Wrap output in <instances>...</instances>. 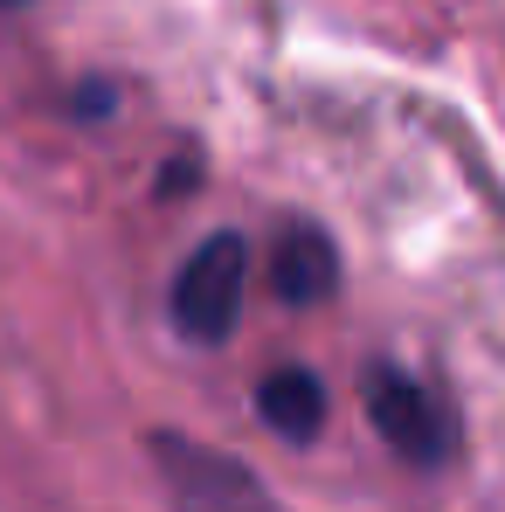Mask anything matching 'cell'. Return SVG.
<instances>
[{
	"label": "cell",
	"instance_id": "6da1fadb",
	"mask_svg": "<svg viewBox=\"0 0 505 512\" xmlns=\"http://www.w3.org/2000/svg\"><path fill=\"white\" fill-rule=\"evenodd\" d=\"M243 270H250V250H243L236 229H215L201 250L180 263V277H173V326H180V340L222 346L229 333H236Z\"/></svg>",
	"mask_w": 505,
	"mask_h": 512
},
{
	"label": "cell",
	"instance_id": "7a4b0ae2",
	"mask_svg": "<svg viewBox=\"0 0 505 512\" xmlns=\"http://www.w3.org/2000/svg\"><path fill=\"white\" fill-rule=\"evenodd\" d=\"M153 464H160V478H167L173 512H284L236 457H222V450H208V443H194V436L160 429V436H153Z\"/></svg>",
	"mask_w": 505,
	"mask_h": 512
},
{
	"label": "cell",
	"instance_id": "3957f363",
	"mask_svg": "<svg viewBox=\"0 0 505 512\" xmlns=\"http://www.w3.org/2000/svg\"><path fill=\"white\" fill-rule=\"evenodd\" d=\"M367 423L381 429V443L395 450V457H409L422 471H436L443 457H450V443H457V423H450V409L422 388L416 374H402V367H367Z\"/></svg>",
	"mask_w": 505,
	"mask_h": 512
},
{
	"label": "cell",
	"instance_id": "277c9868",
	"mask_svg": "<svg viewBox=\"0 0 505 512\" xmlns=\"http://www.w3.org/2000/svg\"><path fill=\"white\" fill-rule=\"evenodd\" d=\"M256 416L284 443H312L326 429V381L312 367H277V374L256 381Z\"/></svg>",
	"mask_w": 505,
	"mask_h": 512
},
{
	"label": "cell",
	"instance_id": "5b68a950",
	"mask_svg": "<svg viewBox=\"0 0 505 512\" xmlns=\"http://www.w3.org/2000/svg\"><path fill=\"white\" fill-rule=\"evenodd\" d=\"M333 284H339V250L312 222H298V229L277 236V291H284L291 305H326Z\"/></svg>",
	"mask_w": 505,
	"mask_h": 512
},
{
	"label": "cell",
	"instance_id": "8992f818",
	"mask_svg": "<svg viewBox=\"0 0 505 512\" xmlns=\"http://www.w3.org/2000/svg\"><path fill=\"white\" fill-rule=\"evenodd\" d=\"M0 7H21V0H0Z\"/></svg>",
	"mask_w": 505,
	"mask_h": 512
}]
</instances>
